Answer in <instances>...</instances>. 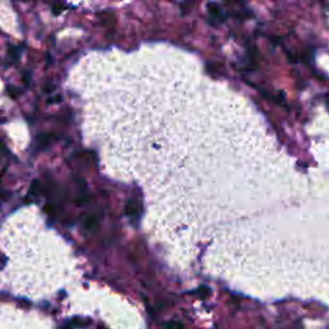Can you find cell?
Listing matches in <instances>:
<instances>
[{"label": "cell", "instance_id": "cell-2", "mask_svg": "<svg viewBox=\"0 0 329 329\" xmlns=\"http://www.w3.org/2000/svg\"><path fill=\"white\" fill-rule=\"evenodd\" d=\"M94 222H96V219H94V217H89V220H88V221H87V226H88V228H92L93 224H94Z\"/></svg>", "mask_w": 329, "mask_h": 329}, {"label": "cell", "instance_id": "cell-1", "mask_svg": "<svg viewBox=\"0 0 329 329\" xmlns=\"http://www.w3.org/2000/svg\"><path fill=\"white\" fill-rule=\"evenodd\" d=\"M126 214L130 217L140 216V214H142V206H140V203L138 201H134V199L129 201L126 205Z\"/></svg>", "mask_w": 329, "mask_h": 329}]
</instances>
